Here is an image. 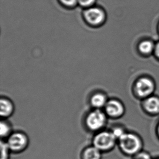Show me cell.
Here are the masks:
<instances>
[{
    "label": "cell",
    "instance_id": "2e32d148",
    "mask_svg": "<svg viewBox=\"0 0 159 159\" xmlns=\"http://www.w3.org/2000/svg\"><path fill=\"white\" fill-rule=\"evenodd\" d=\"M153 158L154 157L150 152L143 149L131 159H153Z\"/></svg>",
    "mask_w": 159,
    "mask_h": 159
},
{
    "label": "cell",
    "instance_id": "3957f363",
    "mask_svg": "<svg viewBox=\"0 0 159 159\" xmlns=\"http://www.w3.org/2000/svg\"><path fill=\"white\" fill-rule=\"evenodd\" d=\"M108 119L103 110L93 108L86 113L84 117V126L88 131L97 133L106 129Z\"/></svg>",
    "mask_w": 159,
    "mask_h": 159
},
{
    "label": "cell",
    "instance_id": "ac0fdd59",
    "mask_svg": "<svg viewBox=\"0 0 159 159\" xmlns=\"http://www.w3.org/2000/svg\"><path fill=\"white\" fill-rule=\"evenodd\" d=\"M63 4L67 6H72L76 3L77 0H60Z\"/></svg>",
    "mask_w": 159,
    "mask_h": 159
},
{
    "label": "cell",
    "instance_id": "8992f818",
    "mask_svg": "<svg viewBox=\"0 0 159 159\" xmlns=\"http://www.w3.org/2000/svg\"><path fill=\"white\" fill-rule=\"evenodd\" d=\"M108 118L117 120L122 118L126 113V107L121 100L117 98H109L103 108Z\"/></svg>",
    "mask_w": 159,
    "mask_h": 159
},
{
    "label": "cell",
    "instance_id": "8fae6325",
    "mask_svg": "<svg viewBox=\"0 0 159 159\" xmlns=\"http://www.w3.org/2000/svg\"><path fill=\"white\" fill-rule=\"evenodd\" d=\"M155 44L151 39H144L141 41L138 46V51L140 55L145 57H148L154 54Z\"/></svg>",
    "mask_w": 159,
    "mask_h": 159
},
{
    "label": "cell",
    "instance_id": "52a82bcc",
    "mask_svg": "<svg viewBox=\"0 0 159 159\" xmlns=\"http://www.w3.org/2000/svg\"><path fill=\"white\" fill-rule=\"evenodd\" d=\"M141 110L145 115L150 117L159 116V96L154 94L140 101Z\"/></svg>",
    "mask_w": 159,
    "mask_h": 159
},
{
    "label": "cell",
    "instance_id": "7402d4cb",
    "mask_svg": "<svg viewBox=\"0 0 159 159\" xmlns=\"http://www.w3.org/2000/svg\"><path fill=\"white\" fill-rule=\"evenodd\" d=\"M157 31H158V33H159V24H158V26H157Z\"/></svg>",
    "mask_w": 159,
    "mask_h": 159
},
{
    "label": "cell",
    "instance_id": "277c9868",
    "mask_svg": "<svg viewBox=\"0 0 159 159\" xmlns=\"http://www.w3.org/2000/svg\"><path fill=\"white\" fill-rule=\"evenodd\" d=\"M92 144L102 153H107L113 151L117 146V140L109 129H104L95 133Z\"/></svg>",
    "mask_w": 159,
    "mask_h": 159
},
{
    "label": "cell",
    "instance_id": "7a4b0ae2",
    "mask_svg": "<svg viewBox=\"0 0 159 159\" xmlns=\"http://www.w3.org/2000/svg\"><path fill=\"white\" fill-rule=\"evenodd\" d=\"M157 83L155 80L148 75L140 76L132 84L131 92L134 99L141 101L155 94Z\"/></svg>",
    "mask_w": 159,
    "mask_h": 159
},
{
    "label": "cell",
    "instance_id": "e0dca14e",
    "mask_svg": "<svg viewBox=\"0 0 159 159\" xmlns=\"http://www.w3.org/2000/svg\"><path fill=\"white\" fill-rule=\"evenodd\" d=\"M78 2L82 6L89 7L94 3L95 0H78Z\"/></svg>",
    "mask_w": 159,
    "mask_h": 159
},
{
    "label": "cell",
    "instance_id": "9a60e30c",
    "mask_svg": "<svg viewBox=\"0 0 159 159\" xmlns=\"http://www.w3.org/2000/svg\"><path fill=\"white\" fill-rule=\"evenodd\" d=\"M1 159H10L11 152L6 141L4 140H1Z\"/></svg>",
    "mask_w": 159,
    "mask_h": 159
},
{
    "label": "cell",
    "instance_id": "4fadbf2b",
    "mask_svg": "<svg viewBox=\"0 0 159 159\" xmlns=\"http://www.w3.org/2000/svg\"><path fill=\"white\" fill-rule=\"evenodd\" d=\"M13 127L7 119H1L0 123V136L1 140H6L13 133Z\"/></svg>",
    "mask_w": 159,
    "mask_h": 159
},
{
    "label": "cell",
    "instance_id": "30bf717a",
    "mask_svg": "<svg viewBox=\"0 0 159 159\" xmlns=\"http://www.w3.org/2000/svg\"><path fill=\"white\" fill-rule=\"evenodd\" d=\"M85 17L90 24L97 25L103 22L105 19V14L100 9L91 8L85 11Z\"/></svg>",
    "mask_w": 159,
    "mask_h": 159
},
{
    "label": "cell",
    "instance_id": "5bb4252c",
    "mask_svg": "<svg viewBox=\"0 0 159 159\" xmlns=\"http://www.w3.org/2000/svg\"><path fill=\"white\" fill-rule=\"evenodd\" d=\"M109 130L117 140L128 131L127 128L122 124L114 125Z\"/></svg>",
    "mask_w": 159,
    "mask_h": 159
},
{
    "label": "cell",
    "instance_id": "d6986e66",
    "mask_svg": "<svg viewBox=\"0 0 159 159\" xmlns=\"http://www.w3.org/2000/svg\"><path fill=\"white\" fill-rule=\"evenodd\" d=\"M154 133H155V137L159 142V119L157 120V122L155 124V128H154Z\"/></svg>",
    "mask_w": 159,
    "mask_h": 159
},
{
    "label": "cell",
    "instance_id": "5b68a950",
    "mask_svg": "<svg viewBox=\"0 0 159 159\" xmlns=\"http://www.w3.org/2000/svg\"><path fill=\"white\" fill-rule=\"evenodd\" d=\"M6 141L11 153L15 154L23 153L30 144L28 135L21 131H14Z\"/></svg>",
    "mask_w": 159,
    "mask_h": 159
},
{
    "label": "cell",
    "instance_id": "44dd1931",
    "mask_svg": "<svg viewBox=\"0 0 159 159\" xmlns=\"http://www.w3.org/2000/svg\"><path fill=\"white\" fill-rule=\"evenodd\" d=\"M153 159H159V156H157V157H154Z\"/></svg>",
    "mask_w": 159,
    "mask_h": 159
},
{
    "label": "cell",
    "instance_id": "7c38bea8",
    "mask_svg": "<svg viewBox=\"0 0 159 159\" xmlns=\"http://www.w3.org/2000/svg\"><path fill=\"white\" fill-rule=\"evenodd\" d=\"M102 154L101 151L93 144L85 147L80 153V159H102Z\"/></svg>",
    "mask_w": 159,
    "mask_h": 159
},
{
    "label": "cell",
    "instance_id": "ba28073f",
    "mask_svg": "<svg viewBox=\"0 0 159 159\" xmlns=\"http://www.w3.org/2000/svg\"><path fill=\"white\" fill-rule=\"evenodd\" d=\"M15 105L8 97L1 96L0 99V115L1 119H8L15 112Z\"/></svg>",
    "mask_w": 159,
    "mask_h": 159
},
{
    "label": "cell",
    "instance_id": "9c48e42d",
    "mask_svg": "<svg viewBox=\"0 0 159 159\" xmlns=\"http://www.w3.org/2000/svg\"><path fill=\"white\" fill-rule=\"evenodd\" d=\"M109 98L103 92H95L91 95L89 103L92 108L103 110Z\"/></svg>",
    "mask_w": 159,
    "mask_h": 159
},
{
    "label": "cell",
    "instance_id": "6da1fadb",
    "mask_svg": "<svg viewBox=\"0 0 159 159\" xmlns=\"http://www.w3.org/2000/svg\"><path fill=\"white\" fill-rule=\"evenodd\" d=\"M117 146L124 156L133 158L144 149V141L137 132L128 130L117 140Z\"/></svg>",
    "mask_w": 159,
    "mask_h": 159
},
{
    "label": "cell",
    "instance_id": "ffe728a7",
    "mask_svg": "<svg viewBox=\"0 0 159 159\" xmlns=\"http://www.w3.org/2000/svg\"><path fill=\"white\" fill-rule=\"evenodd\" d=\"M153 55L155 58L159 60V41L155 44V50Z\"/></svg>",
    "mask_w": 159,
    "mask_h": 159
}]
</instances>
